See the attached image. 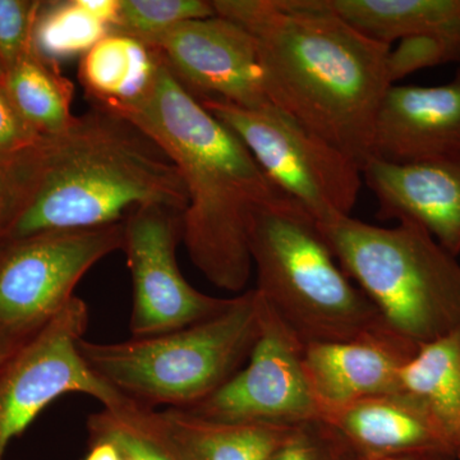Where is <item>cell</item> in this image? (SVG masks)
Instances as JSON below:
<instances>
[{"mask_svg": "<svg viewBox=\"0 0 460 460\" xmlns=\"http://www.w3.org/2000/svg\"><path fill=\"white\" fill-rule=\"evenodd\" d=\"M401 385L425 404L460 460V334L420 347L402 367Z\"/></svg>", "mask_w": 460, "mask_h": 460, "instance_id": "cell-20", "label": "cell"}, {"mask_svg": "<svg viewBox=\"0 0 460 460\" xmlns=\"http://www.w3.org/2000/svg\"><path fill=\"white\" fill-rule=\"evenodd\" d=\"M17 192L0 242L122 223L146 206L184 213L186 189L155 141L93 107L14 156Z\"/></svg>", "mask_w": 460, "mask_h": 460, "instance_id": "cell-2", "label": "cell"}, {"mask_svg": "<svg viewBox=\"0 0 460 460\" xmlns=\"http://www.w3.org/2000/svg\"><path fill=\"white\" fill-rule=\"evenodd\" d=\"M319 224L345 274L414 347L460 334V263L425 229L339 217Z\"/></svg>", "mask_w": 460, "mask_h": 460, "instance_id": "cell-5", "label": "cell"}, {"mask_svg": "<svg viewBox=\"0 0 460 460\" xmlns=\"http://www.w3.org/2000/svg\"><path fill=\"white\" fill-rule=\"evenodd\" d=\"M40 138L18 113L0 81V157L20 155Z\"/></svg>", "mask_w": 460, "mask_h": 460, "instance_id": "cell-27", "label": "cell"}, {"mask_svg": "<svg viewBox=\"0 0 460 460\" xmlns=\"http://www.w3.org/2000/svg\"><path fill=\"white\" fill-rule=\"evenodd\" d=\"M248 246L256 292L305 345L393 332L341 268L313 215L288 196L256 211Z\"/></svg>", "mask_w": 460, "mask_h": 460, "instance_id": "cell-4", "label": "cell"}, {"mask_svg": "<svg viewBox=\"0 0 460 460\" xmlns=\"http://www.w3.org/2000/svg\"><path fill=\"white\" fill-rule=\"evenodd\" d=\"M84 460H123L113 445L99 443L91 445L90 453Z\"/></svg>", "mask_w": 460, "mask_h": 460, "instance_id": "cell-29", "label": "cell"}, {"mask_svg": "<svg viewBox=\"0 0 460 460\" xmlns=\"http://www.w3.org/2000/svg\"><path fill=\"white\" fill-rule=\"evenodd\" d=\"M362 177L376 198L380 219L417 224L459 255L460 155L411 164L370 159Z\"/></svg>", "mask_w": 460, "mask_h": 460, "instance_id": "cell-14", "label": "cell"}, {"mask_svg": "<svg viewBox=\"0 0 460 460\" xmlns=\"http://www.w3.org/2000/svg\"><path fill=\"white\" fill-rule=\"evenodd\" d=\"M256 295L259 337L246 365L219 390L184 411L222 422L296 426L320 420L305 375L304 341Z\"/></svg>", "mask_w": 460, "mask_h": 460, "instance_id": "cell-10", "label": "cell"}, {"mask_svg": "<svg viewBox=\"0 0 460 460\" xmlns=\"http://www.w3.org/2000/svg\"><path fill=\"white\" fill-rule=\"evenodd\" d=\"M215 14L213 2L205 0H120L119 17L111 32L153 48L172 27Z\"/></svg>", "mask_w": 460, "mask_h": 460, "instance_id": "cell-24", "label": "cell"}, {"mask_svg": "<svg viewBox=\"0 0 460 460\" xmlns=\"http://www.w3.org/2000/svg\"><path fill=\"white\" fill-rule=\"evenodd\" d=\"M17 192V172L13 157H0V234L7 226Z\"/></svg>", "mask_w": 460, "mask_h": 460, "instance_id": "cell-28", "label": "cell"}, {"mask_svg": "<svg viewBox=\"0 0 460 460\" xmlns=\"http://www.w3.org/2000/svg\"><path fill=\"white\" fill-rule=\"evenodd\" d=\"M419 349L393 332L305 344L304 370L321 410L401 390L402 367Z\"/></svg>", "mask_w": 460, "mask_h": 460, "instance_id": "cell-15", "label": "cell"}, {"mask_svg": "<svg viewBox=\"0 0 460 460\" xmlns=\"http://www.w3.org/2000/svg\"><path fill=\"white\" fill-rule=\"evenodd\" d=\"M160 62L157 50L111 32L83 56L78 77L96 108L117 113L147 95Z\"/></svg>", "mask_w": 460, "mask_h": 460, "instance_id": "cell-19", "label": "cell"}, {"mask_svg": "<svg viewBox=\"0 0 460 460\" xmlns=\"http://www.w3.org/2000/svg\"><path fill=\"white\" fill-rule=\"evenodd\" d=\"M215 13L256 41L272 105L361 169L394 77L392 47L372 40L314 0H215Z\"/></svg>", "mask_w": 460, "mask_h": 460, "instance_id": "cell-1", "label": "cell"}, {"mask_svg": "<svg viewBox=\"0 0 460 460\" xmlns=\"http://www.w3.org/2000/svg\"><path fill=\"white\" fill-rule=\"evenodd\" d=\"M460 155V65L440 86L392 84L372 136L371 159L393 164Z\"/></svg>", "mask_w": 460, "mask_h": 460, "instance_id": "cell-13", "label": "cell"}, {"mask_svg": "<svg viewBox=\"0 0 460 460\" xmlns=\"http://www.w3.org/2000/svg\"><path fill=\"white\" fill-rule=\"evenodd\" d=\"M123 246L124 222L0 242V366L65 310L93 265Z\"/></svg>", "mask_w": 460, "mask_h": 460, "instance_id": "cell-7", "label": "cell"}, {"mask_svg": "<svg viewBox=\"0 0 460 460\" xmlns=\"http://www.w3.org/2000/svg\"><path fill=\"white\" fill-rule=\"evenodd\" d=\"M259 337L256 290L233 296L210 319L119 343L81 339L93 374L147 408L187 410L219 390L244 365Z\"/></svg>", "mask_w": 460, "mask_h": 460, "instance_id": "cell-6", "label": "cell"}, {"mask_svg": "<svg viewBox=\"0 0 460 460\" xmlns=\"http://www.w3.org/2000/svg\"><path fill=\"white\" fill-rule=\"evenodd\" d=\"M87 429L91 445H113L124 460H181L157 411L145 405L119 413L102 410L91 414Z\"/></svg>", "mask_w": 460, "mask_h": 460, "instance_id": "cell-23", "label": "cell"}, {"mask_svg": "<svg viewBox=\"0 0 460 460\" xmlns=\"http://www.w3.org/2000/svg\"><path fill=\"white\" fill-rule=\"evenodd\" d=\"M181 213L146 206L124 220V246L132 278V338L186 328L222 313L232 298L204 295L178 268Z\"/></svg>", "mask_w": 460, "mask_h": 460, "instance_id": "cell-11", "label": "cell"}, {"mask_svg": "<svg viewBox=\"0 0 460 460\" xmlns=\"http://www.w3.org/2000/svg\"><path fill=\"white\" fill-rule=\"evenodd\" d=\"M366 460H456L450 454L443 452H425L402 454V456H384V458H372Z\"/></svg>", "mask_w": 460, "mask_h": 460, "instance_id": "cell-30", "label": "cell"}, {"mask_svg": "<svg viewBox=\"0 0 460 460\" xmlns=\"http://www.w3.org/2000/svg\"><path fill=\"white\" fill-rule=\"evenodd\" d=\"M372 40L435 39L460 57V0H314Z\"/></svg>", "mask_w": 460, "mask_h": 460, "instance_id": "cell-17", "label": "cell"}, {"mask_svg": "<svg viewBox=\"0 0 460 460\" xmlns=\"http://www.w3.org/2000/svg\"><path fill=\"white\" fill-rule=\"evenodd\" d=\"M319 419L365 459L425 452L450 454L428 408L404 389L321 408Z\"/></svg>", "mask_w": 460, "mask_h": 460, "instance_id": "cell-16", "label": "cell"}, {"mask_svg": "<svg viewBox=\"0 0 460 460\" xmlns=\"http://www.w3.org/2000/svg\"><path fill=\"white\" fill-rule=\"evenodd\" d=\"M178 81L199 102L256 109L266 95L256 41L228 18L190 20L172 27L154 45Z\"/></svg>", "mask_w": 460, "mask_h": 460, "instance_id": "cell-12", "label": "cell"}, {"mask_svg": "<svg viewBox=\"0 0 460 460\" xmlns=\"http://www.w3.org/2000/svg\"><path fill=\"white\" fill-rule=\"evenodd\" d=\"M111 29L84 7L81 0L42 2L32 33V49L57 66L69 58L84 56Z\"/></svg>", "mask_w": 460, "mask_h": 460, "instance_id": "cell-22", "label": "cell"}, {"mask_svg": "<svg viewBox=\"0 0 460 460\" xmlns=\"http://www.w3.org/2000/svg\"><path fill=\"white\" fill-rule=\"evenodd\" d=\"M42 2L0 0V68L3 74L32 49V33Z\"/></svg>", "mask_w": 460, "mask_h": 460, "instance_id": "cell-26", "label": "cell"}, {"mask_svg": "<svg viewBox=\"0 0 460 460\" xmlns=\"http://www.w3.org/2000/svg\"><path fill=\"white\" fill-rule=\"evenodd\" d=\"M243 142L266 177L317 223L349 217L361 192V166L275 105L250 109L199 102Z\"/></svg>", "mask_w": 460, "mask_h": 460, "instance_id": "cell-8", "label": "cell"}, {"mask_svg": "<svg viewBox=\"0 0 460 460\" xmlns=\"http://www.w3.org/2000/svg\"><path fill=\"white\" fill-rule=\"evenodd\" d=\"M113 114L146 133L180 172L189 198L181 242L190 261L213 286L243 293L253 268L251 220L286 195L243 142L181 86L163 58L147 95Z\"/></svg>", "mask_w": 460, "mask_h": 460, "instance_id": "cell-3", "label": "cell"}, {"mask_svg": "<svg viewBox=\"0 0 460 460\" xmlns=\"http://www.w3.org/2000/svg\"><path fill=\"white\" fill-rule=\"evenodd\" d=\"M181 460H270L295 426L222 422L189 411H157Z\"/></svg>", "mask_w": 460, "mask_h": 460, "instance_id": "cell-18", "label": "cell"}, {"mask_svg": "<svg viewBox=\"0 0 460 460\" xmlns=\"http://www.w3.org/2000/svg\"><path fill=\"white\" fill-rule=\"evenodd\" d=\"M124 460V459H123Z\"/></svg>", "mask_w": 460, "mask_h": 460, "instance_id": "cell-32", "label": "cell"}, {"mask_svg": "<svg viewBox=\"0 0 460 460\" xmlns=\"http://www.w3.org/2000/svg\"><path fill=\"white\" fill-rule=\"evenodd\" d=\"M2 78H3V71H2V68H0V81H2Z\"/></svg>", "mask_w": 460, "mask_h": 460, "instance_id": "cell-31", "label": "cell"}, {"mask_svg": "<svg viewBox=\"0 0 460 460\" xmlns=\"http://www.w3.org/2000/svg\"><path fill=\"white\" fill-rule=\"evenodd\" d=\"M89 320L87 305L74 296L38 338L0 366V460L59 396L83 393L113 413L138 404L93 374L78 352Z\"/></svg>", "mask_w": 460, "mask_h": 460, "instance_id": "cell-9", "label": "cell"}, {"mask_svg": "<svg viewBox=\"0 0 460 460\" xmlns=\"http://www.w3.org/2000/svg\"><path fill=\"white\" fill-rule=\"evenodd\" d=\"M2 84L18 113L39 137L65 132L72 114L74 84L33 49L3 74Z\"/></svg>", "mask_w": 460, "mask_h": 460, "instance_id": "cell-21", "label": "cell"}, {"mask_svg": "<svg viewBox=\"0 0 460 460\" xmlns=\"http://www.w3.org/2000/svg\"><path fill=\"white\" fill-rule=\"evenodd\" d=\"M270 460H366L343 436L321 420L290 429Z\"/></svg>", "mask_w": 460, "mask_h": 460, "instance_id": "cell-25", "label": "cell"}]
</instances>
